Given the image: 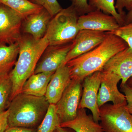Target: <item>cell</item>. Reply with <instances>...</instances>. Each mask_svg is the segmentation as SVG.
Here are the masks:
<instances>
[{"mask_svg":"<svg viewBox=\"0 0 132 132\" xmlns=\"http://www.w3.org/2000/svg\"><path fill=\"white\" fill-rule=\"evenodd\" d=\"M52 17L44 8L39 12L29 15L24 20V33L36 39H42L46 34Z\"/></svg>","mask_w":132,"mask_h":132,"instance_id":"9a60e30c","label":"cell"},{"mask_svg":"<svg viewBox=\"0 0 132 132\" xmlns=\"http://www.w3.org/2000/svg\"><path fill=\"white\" fill-rule=\"evenodd\" d=\"M126 105L106 104L100 108V121L104 132H132V114Z\"/></svg>","mask_w":132,"mask_h":132,"instance_id":"5b68a950","label":"cell"},{"mask_svg":"<svg viewBox=\"0 0 132 132\" xmlns=\"http://www.w3.org/2000/svg\"><path fill=\"white\" fill-rule=\"evenodd\" d=\"M60 124L55 104H50L47 112L38 126L36 132H53Z\"/></svg>","mask_w":132,"mask_h":132,"instance_id":"44dd1931","label":"cell"},{"mask_svg":"<svg viewBox=\"0 0 132 132\" xmlns=\"http://www.w3.org/2000/svg\"><path fill=\"white\" fill-rule=\"evenodd\" d=\"M101 81V71L87 76L82 82V90L79 109H88L96 122L100 120L98 96Z\"/></svg>","mask_w":132,"mask_h":132,"instance_id":"9c48e42d","label":"cell"},{"mask_svg":"<svg viewBox=\"0 0 132 132\" xmlns=\"http://www.w3.org/2000/svg\"><path fill=\"white\" fill-rule=\"evenodd\" d=\"M0 3L19 13L24 20L29 15L39 12L43 8L29 0H0Z\"/></svg>","mask_w":132,"mask_h":132,"instance_id":"d6986e66","label":"cell"},{"mask_svg":"<svg viewBox=\"0 0 132 132\" xmlns=\"http://www.w3.org/2000/svg\"><path fill=\"white\" fill-rule=\"evenodd\" d=\"M53 132H69L67 130L65 129V128L59 126L56 128V129Z\"/></svg>","mask_w":132,"mask_h":132,"instance_id":"4dcf8cb0","label":"cell"},{"mask_svg":"<svg viewBox=\"0 0 132 132\" xmlns=\"http://www.w3.org/2000/svg\"><path fill=\"white\" fill-rule=\"evenodd\" d=\"M32 2L45 9L53 17L62 9L57 0H32Z\"/></svg>","mask_w":132,"mask_h":132,"instance_id":"cb8c5ba5","label":"cell"},{"mask_svg":"<svg viewBox=\"0 0 132 132\" xmlns=\"http://www.w3.org/2000/svg\"><path fill=\"white\" fill-rule=\"evenodd\" d=\"M72 80L69 69L62 64L53 75L48 85L45 97L50 104H55Z\"/></svg>","mask_w":132,"mask_h":132,"instance_id":"5bb4252c","label":"cell"},{"mask_svg":"<svg viewBox=\"0 0 132 132\" xmlns=\"http://www.w3.org/2000/svg\"><path fill=\"white\" fill-rule=\"evenodd\" d=\"M60 126L76 132H104L101 124L94 120L92 115H88L85 109H79L74 119L61 123Z\"/></svg>","mask_w":132,"mask_h":132,"instance_id":"2e32d148","label":"cell"},{"mask_svg":"<svg viewBox=\"0 0 132 132\" xmlns=\"http://www.w3.org/2000/svg\"><path fill=\"white\" fill-rule=\"evenodd\" d=\"M13 85L9 74L0 76V111L7 110L10 102Z\"/></svg>","mask_w":132,"mask_h":132,"instance_id":"7402d4cb","label":"cell"},{"mask_svg":"<svg viewBox=\"0 0 132 132\" xmlns=\"http://www.w3.org/2000/svg\"><path fill=\"white\" fill-rule=\"evenodd\" d=\"M49 105L45 96L20 93L11 101L8 108L9 127L34 128L42 121Z\"/></svg>","mask_w":132,"mask_h":132,"instance_id":"3957f363","label":"cell"},{"mask_svg":"<svg viewBox=\"0 0 132 132\" xmlns=\"http://www.w3.org/2000/svg\"><path fill=\"white\" fill-rule=\"evenodd\" d=\"M20 50L16 63L9 73L13 88L10 102L21 93L26 81L34 73L41 57L49 45L46 36L36 39L31 36L22 35L19 42Z\"/></svg>","mask_w":132,"mask_h":132,"instance_id":"7a4b0ae2","label":"cell"},{"mask_svg":"<svg viewBox=\"0 0 132 132\" xmlns=\"http://www.w3.org/2000/svg\"><path fill=\"white\" fill-rule=\"evenodd\" d=\"M115 7L118 13L125 17L126 14L124 9L128 12H132V0H116Z\"/></svg>","mask_w":132,"mask_h":132,"instance_id":"484cf974","label":"cell"},{"mask_svg":"<svg viewBox=\"0 0 132 132\" xmlns=\"http://www.w3.org/2000/svg\"><path fill=\"white\" fill-rule=\"evenodd\" d=\"M19 42L0 43V76L9 74L14 67L19 55Z\"/></svg>","mask_w":132,"mask_h":132,"instance_id":"ac0fdd59","label":"cell"},{"mask_svg":"<svg viewBox=\"0 0 132 132\" xmlns=\"http://www.w3.org/2000/svg\"><path fill=\"white\" fill-rule=\"evenodd\" d=\"M121 91L124 93L126 100V108L132 114V87L127 84L120 85Z\"/></svg>","mask_w":132,"mask_h":132,"instance_id":"4316f807","label":"cell"},{"mask_svg":"<svg viewBox=\"0 0 132 132\" xmlns=\"http://www.w3.org/2000/svg\"><path fill=\"white\" fill-rule=\"evenodd\" d=\"M121 80L118 75L108 71H101V81L98 96L99 107L112 102L115 105L127 104L124 94L120 92L118 83Z\"/></svg>","mask_w":132,"mask_h":132,"instance_id":"30bf717a","label":"cell"},{"mask_svg":"<svg viewBox=\"0 0 132 132\" xmlns=\"http://www.w3.org/2000/svg\"><path fill=\"white\" fill-rule=\"evenodd\" d=\"M9 111H0V132H5L9 127L8 123Z\"/></svg>","mask_w":132,"mask_h":132,"instance_id":"83f0119b","label":"cell"},{"mask_svg":"<svg viewBox=\"0 0 132 132\" xmlns=\"http://www.w3.org/2000/svg\"><path fill=\"white\" fill-rule=\"evenodd\" d=\"M79 15L72 5L61 10L52 17L45 36L49 45L57 46L72 42L79 31Z\"/></svg>","mask_w":132,"mask_h":132,"instance_id":"277c9868","label":"cell"},{"mask_svg":"<svg viewBox=\"0 0 132 132\" xmlns=\"http://www.w3.org/2000/svg\"><path fill=\"white\" fill-rule=\"evenodd\" d=\"M89 5L94 10H99L113 16L119 26L125 24V17L118 13L115 7L114 0H88Z\"/></svg>","mask_w":132,"mask_h":132,"instance_id":"ffe728a7","label":"cell"},{"mask_svg":"<svg viewBox=\"0 0 132 132\" xmlns=\"http://www.w3.org/2000/svg\"><path fill=\"white\" fill-rule=\"evenodd\" d=\"M82 82L72 80L55 104L61 123L73 120L76 117L82 95Z\"/></svg>","mask_w":132,"mask_h":132,"instance_id":"8992f818","label":"cell"},{"mask_svg":"<svg viewBox=\"0 0 132 132\" xmlns=\"http://www.w3.org/2000/svg\"><path fill=\"white\" fill-rule=\"evenodd\" d=\"M106 35V32L102 31L80 30L72 42V47L67 55L64 65L72 59L97 47L104 40Z\"/></svg>","mask_w":132,"mask_h":132,"instance_id":"ba28073f","label":"cell"},{"mask_svg":"<svg viewBox=\"0 0 132 132\" xmlns=\"http://www.w3.org/2000/svg\"><path fill=\"white\" fill-rule=\"evenodd\" d=\"M72 45V42L57 46L48 45L38 61L34 73L55 72L61 65L64 64Z\"/></svg>","mask_w":132,"mask_h":132,"instance_id":"8fae6325","label":"cell"},{"mask_svg":"<svg viewBox=\"0 0 132 132\" xmlns=\"http://www.w3.org/2000/svg\"><path fill=\"white\" fill-rule=\"evenodd\" d=\"M125 21V24H127L132 21V12H128L127 14H126Z\"/></svg>","mask_w":132,"mask_h":132,"instance_id":"f546056e","label":"cell"},{"mask_svg":"<svg viewBox=\"0 0 132 132\" xmlns=\"http://www.w3.org/2000/svg\"><path fill=\"white\" fill-rule=\"evenodd\" d=\"M80 30L111 32L120 27L115 18L99 10L94 11L79 16L78 21Z\"/></svg>","mask_w":132,"mask_h":132,"instance_id":"7c38bea8","label":"cell"},{"mask_svg":"<svg viewBox=\"0 0 132 132\" xmlns=\"http://www.w3.org/2000/svg\"><path fill=\"white\" fill-rule=\"evenodd\" d=\"M72 5L79 16L88 13L94 9L89 5L88 0H71Z\"/></svg>","mask_w":132,"mask_h":132,"instance_id":"d4e9b609","label":"cell"},{"mask_svg":"<svg viewBox=\"0 0 132 132\" xmlns=\"http://www.w3.org/2000/svg\"><path fill=\"white\" fill-rule=\"evenodd\" d=\"M126 83L132 87V77L128 80Z\"/></svg>","mask_w":132,"mask_h":132,"instance_id":"1f68e13d","label":"cell"},{"mask_svg":"<svg viewBox=\"0 0 132 132\" xmlns=\"http://www.w3.org/2000/svg\"><path fill=\"white\" fill-rule=\"evenodd\" d=\"M23 20L19 13L0 3V43L19 42L22 36L21 29Z\"/></svg>","mask_w":132,"mask_h":132,"instance_id":"52a82bcc","label":"cell"},{"mask_svg":"<svg viewBox=\"0 0 132 132\" xmlns=\"http://www.w3.org/2000/svg\"><path fill=\"white\" fill-rule=\"evenodd\" d=\"M101 71L113 73L121 79V85L126 84L132 77V50L128 47L114 55Z\"/></svg>","mask_w":132,"mask_h":132,"instance_id":"4fadbf2b","label":"cell"},{"mask_svg":"<svg viewBox=\"0 0 132 132\" xmlns=\"http://www.w3.org/2000/svg\"><path fill=\"white\" fill-rule=\"evenodd\" d=\"M107 32L119 36L125 41L128 47L132 50V21L111 32Z\"/></svg>","mask_w":132,"mask_h":132,"instance_id":"603a6c76","label":"cell"},{"mask_svg":"<svg viewBox=\"0 0 132 132\" xmlns=\"http://www.w3.org/2000/svg\"><path fill=\"white\" fill-rule=\"evenodd\" d=\"M106 33L105 39L98 46L66 63L71 79L83 81L87 76L101 71L110 59L128 47L121 38Z\"/></svg>","mask_w":132,"mask_h":132,"instance_id":"6da1fadb","label":"cell"},{"mask_svg":"<svg viewBox=\"0 0 132 132\" xmlns=\"http://www.w3.org/2000/svg\"></svg>","mask_w":132,"mask_h":132,"instance_id":"d6a6232c","label":"cell"},{"mask_svg":"<svg viewBox=\"0 0 132 132\" xmlns=\"http://www.w3.org/2000/svg\"><path fill=\"white\" fill-rule=\"evenodd\" d=\"M54 72L33 74L24 83L21 93L36 97L45 96L48 85Z\"/></svg>","mask_w":132,"mask_h":132,"instance_id":"e0dca14e","label":"cell"},{"mask_svg":"<svg viewBox=\"0 0 132 132\" xmlns=\"http://www.w3.org/2000/svg\"><path fill=\"white\" fill-rule=\"evenodd\" d=\"M5 132H36L35 128L21 127H9Z\"/></svg>","mask_w":132,"mask_h":132,"instance_id":"f1b7e54d","label":"cell"}]
</instances>
